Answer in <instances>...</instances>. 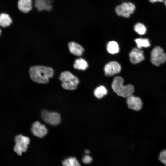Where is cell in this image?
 <instances>
[{
  "instance_id": "10",
  "label": "cell",
  "mask_w": 166,
  "mask_h": 166,
  "mask_svg": "<svg viewBox=\"0 0 166 166\" xmlns=\"http://www.w3.org/2000/svg\"><path fill=\"white\" fill-rule=\"evenodd\" d=\"M31 130L34 136L39 138L43 137L47 132L45 126L38 121H36L33 124Z\"/></svg>"
},
{
  "instance_id": "12",
  "label": "cell",
  "mask_w": 166,
  "mask_h": 166,
  "mask_svg": "<svg viewBox=\"0 0 166 166\" xmlns=\"http://www.w3.org/2000/svg\"><path fill=\"white\" fill-rule=\"evenodd\" d=\"M54 0H35V6L38 11H50L52 6V3Z\"/></svg>"
},
{
  "instance_id": "6",
  "label": "cell",
  "mask_w": 166,
  "mask_h": 166,
  "mask_svg": "<svg viewBox=\"0 0 166 166\" xmlns=\"http://www.w3.org/2000/svg\"><path fill=\"white\" fill-rule=\"evenodd\" d=\"M150 60L154 65L158 66L166 61V54L163 49L159 46L154 48L151 53Z\"/></svg>"
},
{
  "instance_id": "3",
  "label": "cell",
  "mask_w": 166,
  "mask_h": 166,
  "mask_svg": "<svg viewBox=\"0 0 166 166\" xmlns=\"http://www.w3.org/2000/svg\"><path fill=\"white\" fill-rule=\"evenodd\" d=\"M59 78L62 82V87L67 90H74L79 82L78 78L69 71L62 72Z\"/></svg>"
},
{
  "instance_id": "8",
  "label": "cell",
  "mask_w": 166,
  "mask_h": 166,
  "mask_svg": "<svg viewBox=\"0 0 166 166\" xmlns=\"http://www.w3.org/2000/svg\"><path fill=\"white\" fill-rule=\"evenodd\" d=\"M126 103L129 109L135 111L140 110L142 106V102L141 99L132 94L127 98Z\"/></svg>"
},
{
  "instance_id": "7",
  "label": "cell",
  "mask_w": 166,
  "mask_h": 166,
  "mask_svg": "<svg viewBox=\"0 0 166 166\" xmlns=\"http://www.w3.org/2000/svg\"><path fill=\"white\" fill-rule=\"evenodd\" d=\"M41 115L44 122L52 125H57L61 121L60 115L57 112H50L43 110L41 111Z\"/></svg>"
},
{
  "instance_id": "15",
  "label": "cell",
  "mask_w": 166,
  "mask_h": 166,
  "mask_svg": "<svg viewBox=\"0 0 166 166\" xmlns=\"http://www.w3.org/2000/svg\"><path fill=\"white\" fill-rule=\"evenodd\" d=\"M12 22L10 16L6 13H2L0 16V25L1 26L5 27L9 26Z\"/></svg>"
},
{
  "instance_id": "1",
  "label": "cell",
  "mask_w": 166,
  "mask_h": 166,
  "mask_svg": "<svg viewBox=\"0 0 166 166\" xmlns=\"http://www.w3.org/2000/svg\"><path fill=\"white\" fill-rule=\"evenodd\" d=\"M29 73L33 81L38 83L45 84L48 83L49 79L53 76L54 71L50 67L37 65L30 67Z\"/></svg>"
},
{
  "instance_id": "25",
  "label": "cell",
  "mask_w": 166,
  "mask_h": 166,
  "mask_svg": "<svg viewBox=\"0 0 166 166\" xmlns=\"http://www.w3.org/2000/svg\"><path fill=\"white\" fill-rule=\"evenodd\" d=\"M85 152L86 153V154H89L90 152L89 150H85Z\"/></svg>"
},
{
  "instance_id": "22",
  "label": "cell",
  "mask_w": 166,
  "mask_h": 166,
  "mask_svg": "<svg viewBox=\"0 0 166 166\" xmlns=\"http://www.w3.org/2000/svg\"><path fill=\"white\" fill-rule=\"evenodd\" d=\"M159 160L166 166V149L162 150L160 153Z\"/></svg>"
},
{
  "instance_id": "20",
  "label": "cell",
  "mask_w": 166,
  "mask_h": 166,
  "mask_svg": "<svg viewBox=\"0 0 166 166\" xmlns=\"http://www.w3.org/2000/svg\"><path fill=\"white\" fill-rule=\"evenodd\" d=\"M63 166H81L75 157H70L65 160L62 162Z\"/></svg>"
},
{
  "instance_id": "5",
  "label": "cell",
  "mask_w": 166,
  "mask_h": 166,
  "mask_svg": "<svg viewBox=\"0 0 166 166\" xmlns=\"http://www.w3.org/2000/svg\"><path fill=\"white\" fill-rule=\"evenodd\" d=\"M135 5L131 2H125L117 6L115 8V12L119 16L129 18L134 11Z\"/></svg>"
},
{
  "instance_id": "18",
  "label": "cell",
  "mask_w": 166,
  "mask_h": 166,
  "mask_svg": "<svg viewBox=\"0 0 166 166\" xmlns=\"http://www.w3.org/2000/svg\"><path fill=\"white\" fill-rule=\"evenodd\" d=\"M95 96L97 98L101 99L107 93L106 88L103 86H100L97 87L94 92Z\"/></svg>"
},
{
  "instance_id": "13",
  "label": "cell",
  "mask_w": 166,
  "mask_h": 166,
  "mask_svg": "<svg viewBox=\"0 0 166 166\" xmlns=\"http://www.w3.org/2000/svg\"><path fill=\"white\" fill-rule=\"evenodd\" d=\"M68 45L69 51L72 54L77 56L82 55L84 49L79 44L71 42H69Z\"/></svg>"
},
{
  "instance_id": "16",
  "label": "cell",
  "mask_w": 166,
  "mask_h": 166,
  "mask_svg": "<svg viewBox=\"0 0 166 166\" xmlns=\"http://www.w3.org/2000/svg\"><path fill=\"white\" fill-rule=\"evenodd\" d=\"M107 49L108 52L110 54L117 53L119 50L118 45L115 41H110L107 45Z\"/></svg>"
},
{
  "instance_id": "9",
  "label": "cell",
  "mask_w": 166,
  "mask_h": 166,
  "mask_svg": "<svg viewBox=\"0 0 166 166\" xmlns=\"http://www.w3.org/2000/svg\"><path fill=\"white\" fill-rule=\"evenodd\" d=\"M121 69L119 64L115 61H112L105 65L104 71L106 76H111L119 73Z\"/></svg>"
},
{
  "instance_id": "14",
  "label": "cell",
  "mask_w": 166,
  "mask_h": 166,
  "mask_svg": "<svg viewBox=\"0 0 166 166\" xmlns=\"http://www.w3.org/2000/svg\"><path fill=\"white\" fill-rule=\"evenodd\" d=\"M18 7L21 11L24 13H27L32 9V0H19Z\"/></svg>"
},
{
  "instance_id": "24",
  "label": "cell",
  "mask_w": 166,
  "mask_h": 166,
  "mask_svg": "<svg viewBox=\"0 0 166 166\" xmlns=\"http://www.w3.org/2000/svg\"><path fill=\"white\" fill-rule=\"evenodd\" d=\"M164 0H149L150 2L152 3H154L157 2H162Z\"/></svg>"
},
{
  "instance_id": "19",
  "label": "cell",
  "mask_w": 166,
  "mask_h": 166,
  "mask_svg": "<svg viewBox=\"0 0 166 166\" xmlns=\"http://www.w3.org/2000/svg\"><path fill=\"white\" fill-rule=\"evenodd\" d=\"M138 49L142 47H148L150 46L149 40L147 38H137L135 40Z\"/></svg>"
},
{
  "instance_id": "21",
  "label": "cell",
  "mask_w": 166,
  "mask_h": 166,
  "mask_svg": "<svg viewBox=\"0 0 166 166\" xmlns=\"http://www.w3.org/2000/svg\"><path fill=\"white\" fill-rule=\"evenodd\" d=\"M134 30L140 35L144 34L146 31V28L145 26L141 23H137L135 25Z\"/></svg>"
},
{
  "instance_id": "4",
  "label": "cell",
  "mask_w": 166,
  "mask_h": 166,
  "mask_svg": "<svg viewBox=\"0 0 166 166\" xmlns=\"http://www.w3.org/2000/svg\"><path fill=\"white\" fill-rule=\"evenodd\" d=\"M14 141L15 144L13 148L14 151L18 155L21 156L23 152L27 150L30 141L29 138L19 134L15 136Z\"/></svg>"
},
{
  "instance_id": "23",
  "label": "cell",
  "mask_w": 166,
  "mask_h": 166,
  "mask_svg": "<svg viewBox=\"0 0 166 166\" xmlns=\"http://www.w3.org/2000/svg\"><path fill=\"white\" fill-rule=\"evenodd\" d=\"M83 162L85 164L90 163L92 160V158L88 155L85 156L82 159Z\"/></svg>"
},
{
  "instance_id": "2",
  "label": "cell",
  "mask_w": 166,
  "mask_h": 166,
  "mask_svg": "<svg viewBox=\"0 0 166 166\" xmlns=\"http://www.w3.org/2000/svg\"><path fill=\"white\" fill-rule=\"evenodd\" d=\"M123 78L121 76L114 77L112 83V88L118 96L127 98L132 94L134 91L133 86L130 84L126 85H123Z\"/></svg>"
},
{
  "instance_id": "26",
  "label": "cell",
  "mask_w": 166,
  "mask_h": 166,
  "mask_svg": "<svg viewBox=\"0 0 166 166\" xmlns=\"http://www.w3.org/2000/svg\"><path fill=\"white\" fill-rule=\"evenodd\" d=\"M164 4L166 6V0H165L164 1Z\"/></svg>"
},
{
  "instance_id": "17",
  "label": "cell",
  "mask_w": 166,
  "mask_h": 166,
  "mask_svg": "<svg viewBox=\"0 0 166 166\" xmlns=\"http://www.w3.org/2000/svg\"><path fill=\"white\" fill-rule=\"evenodd\" d=\"M74 67L76 69L83 70L87 69L88 65L86 61L83 58H80L75 60Z\"/></svg>"
},
{
  "instance_id": "11",
  "label": "cell",
  "mask_w": 166,
  "mask_h": 166,
  "mask_svg": "<svg viewBox=\"0 0 166 166\" xmlns=\"http://www.w3.org/2000/svg\"><path fill=\"white\" fill-rule=\"evenodd\" d=\"M131 62L134 64L140 63L144 59L143 51L139 49L134 48L129 53Z\"/></svg>"
}]
</instances>
